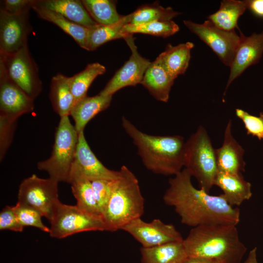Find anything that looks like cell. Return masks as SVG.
<instances>
[{
    "label": "cell",
    "mask_w": 263,
    "mask_h": 263,
    "mask_svg": "<svg viewBox=\"0 0 263 263\" xmlns=\"http://www.w3.org/2000/svg\"><path fill=\"white\" fill-rule=\"evenodd\" d=\"M191 177L186 169H183L169 179L163 197L165 204L174 208L181 222L192 227L213 224L237 225L240 221L239 209L230 206L223 194L210 195L195 188Z\"/></svg>",
    "instance_id": "obj_1"
},
{
    "label": "cell",
    "mask_w": 263,
    "mask_h": 263,
    "mask_svg": "<svg viewBox=\"0 0 263 263\" xmlns=\"http://www.w3.org/2000/svg\"><path fill=\"white\" fill-rule=\"evenodd\" d=\"M122 125L136 146L138 153L147 169L167 176L175 175L182 170L185 146L182 136L144 133L124 116L122 118Z\"/></svg>",
    "instance_id": "obj_2"
},
{
    "label": "cell",
    "mask_w": 263,
    "mask_h": 263,
    "mask_svg": "<svg viewBox=\"0 0 263 263\" xmlns=\"http://www.w3.org/2000/svg\"><path fill=\"white\" fill-rule=\"evenodd\" d=\"M188 257L217 263H240L246 251L235 225L213 224L192 227L184 239Z\"/></svg>",
    "instance_id": "obj_3"
},
{
    "label": "cell",
    "mask_w": 263,
    "mask_h": 263,
    "mask_svg": "<svg viewBox=\"0 0 263 263\" xmlns=\"http://www.w3.org/2000/svg\"><path fill=\"white\" fill-rule=\"evenodd\" d=\"M114 188L102 214L107 231L121 230L134 219L141 218L144 211V199L139 182L133 172L122 166Z\"/></svg>",
    "instance_id": "obj_4"
},
{
    "label": "cell",
    "mask_w": 263,
    "mask_h": 263,
    "mask_svg": "<svg viewBox=\"0 0 263 263\" xmlns=\"http://www.w3.org/2000/svg\"><path fill=\"white\" fill-rule=\"evenodd\" d=\"M184 167L197 179L200 188L209 193L214 186L218 169L215 149L202 126L185 142Z\"/></svg>",
    "instance_id": "obj_5"
},
{
    "label": "cell",
    "mask_w": 263,
    "mask_h": 263,
    "mask_svg": "<svg viewBox=\"0 0 263 263\" xmlns=\"http://www.w3.org/2000/svg\"><path fill=\"white\" fill-rule=\"evenodd\" d=\"M78 134L69 116L60 117L55 132L51 155L47 159L38 162V169L47 172L49 178L58 182L69 183Z\"/></svg>",
    "instance_id": "obj_6"
},
{
    "label": "cell",
    "mask_w": 263,
    "mask_h": 263,
    "mask_svg": "<svg viewBox=\"0 0 263 263\" xmlns=\"http://www.w3.org/2000/svg\"><path fill=\"white\" fill-rule=\"evenodd\" d=\"M49 222L50 236L57 239L85 231H107L102 216L88 213L76 205L64 204L59 200Z\"/></svg>",
    "instance_id": "obj_7"
},
{
    "label": "cell",
    "mask_w": 263,
    "mask_h": 263,
    "mask_svg": "<svg viewBox=\"0 0 263 263\" xmlns=\"http://www.w3.org/2000/svg\"><path fill=\"white\" fill-rule=\"evenodd\" d=\"M0 68L26 94L34 100L42 91L38 66L27 45L10 54H0Z\"/></svg>",
    "instance_id": "obj_8"
},
{
    "label": "cell",
    "mask_w": 263,
    "mask_h": 263,
    "mask_svg": "<svg viewBox=\"0 0 263 263\" xmlns=\"http://www.w3.org/2000/svg\"><path fill=\"white\" fill-rule=\"evenodd\" d=\"M58 183L49 177L43 179L32 174L20 184L18 201L33 207L49 221L58 200Z\"/></svg>",
    "instance_id": "obj_9"
},
{
    "label": "cell",
    "mask_w": 263,
    "mask_h": 263,
    "mask_svg": "<svg viewBox=\"0 0 263 263\" xmlns=\"http://www.w3.org/2000/svg\"><path fill=\"white\" fill-rule=\"evenodd\" d=\"M183 22L191 32L213 50L225 65L231 66L240 40V36L235 30H223L208 19L201 24L190 20Z\"/></svg>",
    "instance_id": "obj_10"
},
{
    "label": "cell",
    "mask_w": 263,
    "mask_h": 263,
    "mask_svg": "<svg viewBox=\"0 0 263 263\" xmlns=\"http://www.w3.org/2000/svg\"><path fill=\"white\" fill-rule=\"evenodd\" d=\"M121 230L132 235L144 248L184 240L173 225L165 224L158 219L147 222L139 218L125 225Z\"/></svg>",
    "instance_id": "obj_11"
},
{
    "label": "cell",
    "mask_w": 263,
    "mask_h": 263,
    "mask_svg": "<svg viewBox=\"0 0 263 263\" xmlns=\"http://www.w3.org/2000/svg\"><path fill=\"white\" fill-rule=\"evenodd\" d=\"M132 52L129 59L118 69L98 94L109 96L127 86L141 84L144 74L151 62L138 53L132 34L124 38Z\"/></svg>",
    "instance_id": "obj_12"
},
{
    "label": "cell",
    "mask_w": 263,
    "mask_h": 263,
    "mask_svg": "<svg viewBox=\"0 0 263 263\" xmlns=\"http://www.w3.org/2000/svg\"><path fill=\"white\" fill-rule=\"evenodd\" d=\"M119 170L106 168L96 157L85 138L84 132L79 133L75 158L70 173L69 183L75 179L113 180L119 176Z\"/></svg>",
    "instance_id": "obj_13"
},
{
    "label": "cell",
    "mask_w": 263,
    "mask_h": 263,
    "mask_svg": "<svg viewBox=\"0 0 263 263\" xmlns=\"http://www.w3.org/2000/svg\"><path fill=\"white\" fill-rule=\"evenodd\" d=\"M29 12L10 14L0 9V54L14 53L27 45L32 26Z\"/></svg>",
    "instance_id": "obj_14"
},
{
    "label": "cell",
    "mask_w": 263,
    "mask_h": 263,
    "mask_svg": "<svg viewBox=\"0 0 263 263\" xmlns=\"http://www.w3.org/2000/svg\"><path fill=\"white\" fill-rule=\"evenodd\" d=\"M34 100L0 68V116L16 121L21 115L34 111Z\"/></svg>",
    "instance_id": "obj_15"
},
{
    "label": "cell",
    "mask_w": 263,
    "mask_h": 263,
    "mask_svg": "<svg viewBox=\"0 0 263 263\" xmlns=\"http://www.w3.org/2000/svg\"><path fill=\"white\" fill-rule=\"evenodd\" d=\"M240 40L230 70L224 94L233 81L248 67L257 64L263 54V30L245 36L239 30Z\"/></svg>",
    "instance_id": "obj_16"
},
{
    "label": "cell",
    "mask_w": 263,
    "mask_h": 263,
    "mask_svg": "<svg viewBox=\"0 0 263 263\" xmlns=\"http://www.w3.org/2000/svg\"><path fill=\"white\" fill-rule=\"evenodd\" d=\"M231 125V120H229L225 129L223 143L215 149L218 171L242 173L245 170L244 150L232 135Z\"/></svg>",
    "instance_id": "obj_17"
},
{
    "label": "cell",
    "mask_w": 263,
    "mask_h": 263,
    "mask_svg": "<svg viewBox=\"0 0 263 263\" xmlns=\"http://www.w3.org/2000/svg\"><path fill=\"white\" fill-rule=\"evenodd\" d=\"M175 79L157 56L147 69L141 84L155 99L167 102Z\"/></svg>",
    "instance_id": "obj_18"
},
{
    "label": "cell",
    "mask_w": 263,
    "mask_h": 263,
    "mask_svg": "<svg viewBox=\"0 0 263 263\" xmlns=\"http://www.w3.org/2000/svg\"><path fill=\"white\" fill-rule=\"evenodd\" d=\"M214 185L220 188L226 202L231 206H239L252 196L251 184L244 180L242 173L218 171Z\"/></svg>",
    "instance_id": "obj_19"
},
{
    "label": "cell",
    "mask_w": 263,
    "mask_h": 263,
    "mask_svg": "<svg viewBox=\"0 0 263 263\" xmlns=\"http://www.w3.org/2000/svg\"><path fill=\"white\" fill-rule=\"evenodd\" d=\"M112 96L99 94L93 96H86L75 104L70 115L73 118L74 126L78 133L84 132L86 125L95 116L108 108Z\"/></svg>",
    "instance_id": "obj_20"
},
{
    "label": "cell",
    "mask_w": 263,
    "mask_h": 263,
    "mask_svg": "<svg viewBox=\"0 0 263 263\" xmlns=\"http://www.w3.org/2000/svg\"><path fill=\"white\" fill-rule=\"evenodd\" d=\"M37 2L42 6L86 28H90L98 24L90 16L81 0H40Z\"/></svg>",
    "instance_id": "obj_21"
},
{
    "label": "cell",
    "mask_w": 263,
    "mask_h": 263,
    "mask_svg": "<svg viewBox=\"0 0 263 263\" xmlns=\"http://www.w3.org/2000/svg\"><path fill=\"white\" fill-rule=\"evenodd\" d=\"M49 97L54 111L60 116H69L75 104L70 77L62 74L53 76Z\"/></svg>",
    "instance_id": "obj_22"
},
{
    "label": "cell",
    "mask_w": 263,
    "mask_h": 263,
    "mask_svg": "<svg viewBox=\"0 0 263 263\" xmlns=\"http://www.w3.org/2000/svg\"><path fill=\"white\" fill-rule=\"evenodd\" d=\"M141 263H183L188 257L182 241L141 248Z\"/></svg>",
    "instance_id": "obj_23"
},
{
    "label": "cell",
    "mask_w": 263,
    "mask_h": 263,
    "mask_svg": "<svg viewBox=\"0 0 263 263\" xmlns=\"http://www.w3.org/2000/svg\"><path fill=\"white\" fill-rule=\"evenodd\" d=\"M32 9L39 18L59 27L72 37L81 48L87 50L86 38L89 28L74 23L61 14L42 6L37 0H34Z\"/></svg>",
    "instance_id": "obj_24"
},
{
    "label": "cell",
    "mask_w": 263,
    "mask_h": 263,
    "mask_svg": "<svg viewBox=\"0 0 263 263\" xmlns=\"http://www.w3.org/2000/svg\"><path fill=\"white\" fill-rule=\"evenodd\" d=\"M194 46V44L189 41L176 46L168 44L158 57L166 69L176 78L188 69L191 50Z\"/></svg>",
    "instance_id": "obj_25"
},
{
    "label": "cell",
    "mask_w": 263,
    "mask_h": 263,
    "mask_svg": "<svg viewBox=\"0 0 263 263\" xmlns=\"http://www.w3.org/2000/svg\"><path fill=\"white\" fill-rule=\"evenodd\" d=\"M131 14L123 16L118 22L110 25L97 24L89 28L86 47L88 51H94L99 46L110 41L124 38L128 34L122 32L123 27L130 23Z\"/></svg>",
    "instance_id": "obj_26"
},
{
    "label": "cell",
    "mask_w": 263,
    "mask_h": 263,
    "mask_svg": "<svg viewBox=\"0 0 263 263\" xmlns=\"http://www.w3.org/2000/svg\"><path fill=\"white\" fill-rule=\"evenodd\" d=\"M247 9L245 0H224L219 9L210 15L208 20L218 27L226 31L238 28V20Z\"/></svg>",
    "instance_id": "obj_27"
},
{
    "label": "cell",
    "mask_w": 263,
    "mask_h": 263,
    "mask_svg": "<svg viewBox=\"0 0 263 263\" xmlns=\"http://www.w3.org/2000/svg\"><path fill=\"white\" fill-rule=\"evenodd\" d=\"M106 68L98 62L88 64L80 72L70 77V86L75 103L87 96L88 90L94 80L105 73Z\"/></svg>",
    "instance_id": "obj_28"
},
{
    "label": "cell",
    "mask_w": 263,
    "mask_h": 263,
    "mask_svg": "<svg viewBox=\"0 0 263 263\" xmlns=\"http://www.w3.org/2000/svg\"><path fill=\"white\" fill-rule=\"evenodd\" d=\"M81 1L90 16L98 24H112L118 22L123 16L117 12L115 1L82 0Z\"/></svg>",
    "instance_id": "obj_29"
},
{
    "label": "cell",
    "mask_w": 263,
    "mask_h": 263,
    "mask_svg": "<svg viewBox=\"0 0 263 263\" xmlns=\"http://www.w3.org/2000/svg\"><path fill=\"white\" fill-rule=\"evenodd\" d=\"M72 192L76 200V206L82 210L102 216L95 200L91 181L83 178L74 179L70 183Z\"/></svg>",
    "instance_id": "obj_30"
},
{
    "label": "cell",
    "mask_w": 263,
    "mask_h": 263,
    "mask_svg": "<svg viewBox=\"0 0 263 263\" xmlns=\"http://www.w3.org/2000/svg\"><path fill=\"white\" fill-rule=\"evenodd\" d=\"M179 30V26L171 20L154 21L142 24L128 23L123 27L122 32L125 34L140 33L167 38Z\"/></svg>",
    "instance_id": "obj_31"
},
{
    "label": "cell",
    "mask_w": 263,
    "mask_h": 263,
    "mask_svg": "<svg viewBox=\"0 0 263 263\" xmlns=\"http://www.w3.org/2000/svg\"><path fill=\"white\" fill-rule=\"evenodd\" d=\"M170 7L165 8L158 2L142 5L131 13L130 24H142L149 22L168 21L179 15Z\"/></svg>",
    "instance_id": "obj_32"
},
{
    "label": "cell",
    "mask_w": 263,
    "mask_h": 263,
    "mask_svg": "<svg viewBox=\"0 0 263 263\" xmlns=\"http://www.w3.org/2000/svg\"><path fill=\"white\" fill-rule=\"evenodd\" d=\"M13 208L17 218L22 226L35 227L49 233L50 228L43 224L41 220L43 216L38 210L18 201Z\"/></svg>",
    "instance_id": "obj_33"
},
{
    "label": "cell",
    "mask_w": 263,
    "mask_h": 263,
    "mask_svg": "<svg viewBox=\"0 0 263 263\" xmlns=\"http://www.w3.org/2000/svg\"><path fill=\"white\" fill-rule=\"evenodd\" d=\"M117 178L113 180L91 181L94 195L102 216L111 197Z\"/></svg>",
    "instance_id": "obj_34"
},
{
    "label": "cell",
    "mask_w": 263,
    "mask_h": 263,
    "mask_svg": "<svg viewBox=\"0 0 263 263\" xmlns=\"http://www.w3.org/2000/svg\"><path fill=\"white\" fill-rule=\"evenodd\" d=\"M236 116L243 122L248 135L263 140V112L259 116L251 115L244 110L236 109Z\"/></svg>",
    "instance_id": "obj_35"
},
{
    "label": "cell",
    "mask_w": 263,
    "mask_h": 263,
    "mask_svg": "<svg viewBox=\"0 0 263 263\" xmlns=\"http://www.w3.org/2000/svg\"><path fill=\"white\" fill-rule=\"evenodd\" d=\"M16 120L0 116V158H3L4 156L11 143Z\"/></svg>",
    "instance_id": "obj_36"
},
{
    "label": "cell",
    "mask_w": 263,
    "mask_h": 263,
    "mask_svg": "<svg viewBox=\"0 0 263 263\" xmlns=\"http://www.w3.org/2000/svg\"><path fill=\"white\" fill-rule=\"evenodd\" d=\"M24 227L19 223L13 206H5L0 212V230L22 232Z\"/></svg>",
    "instance_id": "obj_37"
},
{
    "label": "cell",
    "mask_w": 263,
    "mask_h": 263,
    "mask_svg": "<svg viewBox=\"0 0 263 263\" xmlns=\"http://www.w3.org/2000/svg\"><path fill=\"white\" fill-rule=\"evenodd\" d=\"M34 0H5L2 1L0 7L12 14H19L29 12Z\"/></svg>",
    "instance_id": "obj_38"
},
{
    "label": "cell",
    "mask_w": 263,
    "mask_h": 263,
    "mask_svg": "<svg viewBox=\"0 0 263 263\" xmlns=\"http://www.w3.org/2000/svg\"><path fill=\"white\" fill-rule=\"evenodd\" d=\"M247 9L255 16L263 18V0H245Z\"/></svg>",
    "instance_id": "obj_39"
},
{
    "label": "cell",
    "mask_w": 263,
    "mask_h": 263,
    "mask_svg": "<svg viewBox=\"0 0 263 263\" xmlns=\"http://www.w3.org/2000/svg\"><path fill=\"white\" fill-rule=\"evenodd\" d=\"M183 263H217L213 261L197 257H188Z\"/></svg>",
    "instance_id": "obj_40"
},
{
    "label": "cell",
    "mask_w": 263,
    "mask_h": 263,
    "mask_svg": "<svg viewBox=\"0 0 263 263\" xmlns=\"http://www.w3.org/2000/svg\"><path fill=\"white\" fill-rule=\"evenodd\" d=\"M244 263H259L257 259V248L252 249L248 255Z\"/></svg>",
    "instance_id": "obj_41"
}]
</instances>
